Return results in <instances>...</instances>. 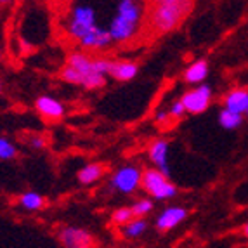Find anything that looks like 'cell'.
Segmentation results:
<instances>
[{
	"instance_id": "obj_28",
	"label": "cell",
	"mask_w": 248,
	"mask_h": 248,
	"mask_svg": "<svg viewBox=\"0 0 248 248\" xmlns=\"http://www.w3.org/2000/svg\"><path fill=\"white\" fill-rule=\"evenodd\" d=\"M2 91H4V85H2V80H0V94H2Z\"/></svg>"
},
{
	"instance_id": "obj_16",
	"label": "cell",
	"mask_w": 248,
	"mask_h": 248,
	"mask_svg": "<svg viewBox=\"0 0 248 248\" xmlns=\"http://www.w3.org/2000/svg\"><path fill=\"white\" fill-rule=\"evenodd\" d=\"M19 205L21 208H25L28 212H37L42 210L46 207V198L40 195V193H35V191H26L19 196Z\"/></svg>"
},
{
	"instance_id": "obj_14",
	"label": "cell",
	"mask_w": 248,
	"mask_h": 248,
	"mask_svg": "<svg viewBox=\"0 0 248 248\" xmlns=\"http://www.w3.org/2000/svg\"><path fill=\"white\" fill-rule=\"evenodd\" d=\"M224 104H226L228 109L241 115V113H245V109L248 106V91H245V89H234V91H231L224 97Z\"/></svg>"
},
{
	"instance_id": "obj_13",
	"label": "cell",
	"mask_w": 248,
	"mask_h": 248,
	"mask_svg": "<svg viewBox=\"0 0 248 248\" xmlns=\"http://www.w3.org/2000/svg\"><path fill=\"white\" fill-rule=\"evenodd\" d=\"M167 155H169V144L167 141H155L149 146V158L163 174H169V165H167Z\"/></svg>"
},
{
	"instance_id": "obj_2",
	"label": "cell",
	"mask_w": 248,
	"mask_h": 248,
	"mask_svg": "<svg viewBox=\"0 0 248 248\" xmlns=\"http://www.w3.org/2000/svg\"><path fill=\"white\" fill-rule=\"evenodd\" d=\"M66 64L77 70L80 77V85L85 89H101L106 85V77L94 66V58L85 52H73L68 56Z\"/></svg>"
},
{
	"instance_id": "obj_17",
	"label": "cell",
	"mask_w": 248,
	"mask_h": 248,
	"mask_svg": "<svg viewBox=\"0 0 248 248\" xmlns=\"http://www.w3.org/2000/svg\"><path fill=\"white\" fill-rule=\"evenodd\" d=\"M207 73H208L207 61L200 59V61L193 62V64H191V66L187 68L186 71H184V82H187V83H200L202 80H205Z\"/></svg>"
},
{
	"instance_id": "obj_12",
	"label": "cell",
	"mask_w": 248,
	"mask_h": 248,
	"mask_svg": "<svg viewBox=\"0 0 248 248\" xmlns=\"http://www.w3.org/2000/svg\"><path fill=\"white\" fill-rule=\"evenodd\" d=\"M108 75H111L115 80L128 82L137 75V64L132 61H111L108 68Z\"/></svg>"
},
{
	"instance_id": "obj_21",
	"label": "cell",
	"mask_w": 248,
	"mask_h": 248,
	"mask_svg": "<svg viewBox=\"0 0 248 248\" xmlns=\"http://www.w3.org/2000/svg\"><path fill=\"white\" fill-rule=\"evenodd\" d=\"M134 219V214H132V208L130 207H125V208H118V210L113 214V222L118 224V226H125L127 222Z\"/></svg>"
},
{
	"instance_id": "obj_4",
	"label": "cell",
	"mask_w": 248,
	"mask_h": 248,
	"mask_svg": "<svg viewBox=\"0 0 248 248\" xmlns=\"http://www.w3.org/2000/svg\"><path fill=\"white\" fill-rule=\"evenodd\" d=\"M95 26L94 11L91 7H75L71 13V21L68 26V31L73 38H82L83 35L91 31Z\"/></svg>"
},
{
	"instance_id": "obj_18",
	"label": "cell",
	"mask_w": 248,
	"mask_h": 248,
	"mask_svg": "<svg viewBox=\"0 0 248 248\" xmlns=\"http://www.w3.org/2000/svg\"><path fill=\"white\" fill-rule=\"evenodd\" d=\"M219 122L220 125H222L224 128H228V130H232V128L240 127L241 125V115L240 113H234L231 111V109H222V111L219 113Z\"/></svg>"
},
{
	"instance_id": "obj_9",
	"label": "cell",
	"mask_w": 248,
	"mask_h": 248,
	"mask_svg": "<svg viewBox=\"0 0 248 248\" xmlns=\"http://www.w3.org/2000/svg\"><path fill=\"white\" fill-rule=\"evenodd\" d=\"M113 187H116L122 193H134L141 184V172L134 167L120 169L113 177Z\"/></svg>"
},
{
	"instance_id": "obj_25",
	"label": "cell",
	"mask_w": 248,
	"mask_h": 248,
	"mask_svg": "<svg viewBox=\"0 0 248 248\" xmlns=\"http://www.w3.org/2000/svg\"><path fill=\"white\" fill-rule=\"evenodd\" d=\"M14 0H0V7H5V5H11Z\"/></svg>"
},
{
	"instance_id": "obj_1",
	"label": "cell",
	"mask_w": 248,
	"mask_h": 248,
	"mask_svg": "<svg viewBox=\"0 0 248 248\" xmlns=\"http://www.w3.org/2000/svg\"><path fill=\"white\" fill-rule=\"evenodd\" d=\"M195 9V0H165L156 4H148L142 31L149 40H156L163 35L181 28V25L189 17Z\"/></svg>"
},
{
	"instance_id": "obj_23",
	"label": "cell",
	"mask_w": 248,
	"mask_h": 248,
	"mask_svg": "<svg viewBox=\"0 0 248 248\" xmlns=\"http://www.w3.org/2000/svg\"><path fill=\"white\" fill-rule=\"evenodd\" d=\"M28 146L33 149H44L46 148V139H44L42 136H30Z\"/></svg>"
},
{
	"instance_id": "obj_7",
	"label": "cell",
	"mask_w": 248,
	"mask_h": 248,
	"mask_svg": "<svg viewBox=\"0 0 248 248\" xmlns=\"http://www.w3.org/2000/svg\"><path fill=\"white\" fill-rule=\"evenodd\" d=\"M141 25H142V21L128 19V17L116 14V17L111 23V28H109V33H111L113 40L128 42L137 33V28H141Z\"/></svg>"
},
{
	"instance_id": "obj_30",
	"label": "cell",
	"mask_w": 248,
	"mask_h": 248,
	"mask_svg": "<svg viewBox=\"0 0 248 248\" xmlns=\"http://www.w3.org/2000/svg\"><path fill=\"white\" fill-rule=\"evenodd\" d=\"M245 113H247V115H248V106H247V109H245Z\"/></svg>"
},
{
	"instance_id": "obj_19",
	"label": "cell",
	"mask_w": 248,
	"mask_h": 248,
	"mask_svg": "<svg viewBox=\"0 0 248 248\" xmlns=\"http://www.w3.org/2000/svg\"><path fill=\"white\" fill-rule=\"evenodd\" d=\"M17 156V148L11 139L0 136V160L2 161H9L14 160Z\"/></svg>"
},
{
	"instance_id": "obj_3",
	"label": "cell",
	"mask_w": 248,
	"mask_h": 248,
	"mask_svg": "<svg viewBox=\"0 0 248 248\" xmlns=\"http://www.w3.org/2000/svg\"><path fill=\"white\" fill-rule=\"evenodd\" d=\"M139 186L148 193V195L155 196L158 200L172 198L177 193L175 186L169 181L167 174L160 172V170L148 169L144 172H141V184Z\"/></svg>"
},
{
	"instance_id": "obj_15",
	"label": "cell",
	"mask_w": 248,
	"mask_h": 248,
	"mask_svg": "<svg viewBox=\"0 0 248 248\" xmlns=\"http://www.w3.org/2000/svg\"><path fill=\"white\" fill-rule=\"evenodd\" d=\"M106 172L108 165H104V163H91V165H85L82 170H78V181L82 184H92V182L99 181Z\"/></svg>"
},
{
	"instance_id": "obj_24",
	"label": "cell",
	"mask_w": 248,
	"mask_h": 248,
	"mask_svg": "<svg viewBox=\"0 0 248 248\" xmlns=\"http://www.w3.org/2000/svg\"><path fill=\"white\" fill-rule=\"evenodd\" d=\"M186 111L184 109V104H182V101H177V103L172 106V109H170V115L175 116V118H179V116H182V113Z\"/></svg>"
},
{
	"instance_id": "obj_6",
	"label": "cell",
	"mask_w": 248,
	"mask_h": 248,
	"mask_svg": "<svg viewBox=\"0 0 248 248\" xmlns=\"http://www.w3.org/2000/svg\"><path fill=\"white\" fill-rule=\"evenodd\" d=\"M59 241L70 248H91L97 247V240L85 229L80 228H64L58 234Z\"/></svg>"
},
{
	"instance_id": "obj_22",
	"label": "cell",
	"mask_w": 248,
	"mask_h": 248,
	"mask_svg": "<svg viewBox=\"0 0 248 248\" xmlns=\"http://www.w3.org/2000/svg\"><path fill=\"white\" fill-rule=\"evenodd\" d=\"M130 208H132L134 217H144L148 212H151V208H153V203L149 202V200H141V202L134 203Z\"/></svg>"
},
{
	"instance_id": "obj_27",
	"label": "cell",
	"mask_w": 248,
	"mask_h": 248,
	"mask_svg": "<svg viewBox=\"0 0 248 248\" xmlns=\"http://www.w3.org/2000/svg\"><path fill=\"white\" fill-rule=\"evenodd\" d=\"M156 2H165V0H148V4H156Z\"/></svg>"
},
{
	"instance_id": "obj_5",
	"label": "cell",
	"mask_w": 248,
	"mask_h": 248,
	"mask_svg": "<svg viewBox=\"0 0 248 248\" xmlns=\"http://www.w3.org/2000/svg\"><path fill=\"white\" fill-rule=\"evenodd\" d=\"M212 99V92L210 87L207 85H202L198 89H193V91H187L186 94L182 95V104H184V109L191 115H200V113L207 111L208 104Z\"/></svg>"
},
{
	"instance_id": "obj_10",
	"label": "cell",
	"mask_w": 248,
	"mask_h": 248,
	"mask_svg": "<svg viewBox=\"0 0 248 248\" xmlns=\"http://www.w3.org/2000/svg\"><path fill=\"white\" fill-rule=\"evenodd\" d=\"M111 40L113 38H111V33H109V31L94 26L91 31H87V33L80 38V44H82L83 49L97 50V49H104V47H108L109 44H111Z\"/></svg>"
},
{
	"instance_id": "obj_8",
	"label": "cell",
	"mask_w": 248,
	"mask_h": 248,
	"mask_svg": "<svg viewBox=\"0 0 248 248\" xmlns=\"http://www.w3.org/2000/svg\"><path fill=\"white\" fill-rule=\"evenodd\" d=\"M35 109L37 113L49 122H58L64 116V106L59 99L50 97V95H40L35 101Z\"/></svg>"
},
{
	"instance_id": "obj_11",
	"label": "cell",
	"mask_w": 248,
	"mask_h": 248,
	"mask_svg": "<svg viewBox=\"0 0 248 248\" xmlns=\"http://www.w3.org/2000/svg\"><path fill=\"white\" fill-rule=\"evenodd\" d=\"M186 215H187V210H184V208H179V207L167 208V210L158 217L156 228L160 229L161 232H167V231H170V229H174L181 220L186 219Z\"/></svg>"
},
{
	"instance_id": "obj_26",
	"label": "cell",
	"mask_w": 248,
	"mask_h": 248,
	"mask_svg": "<svg viewBox=\"0 0 248 248\" xmlns=\"http://www.w3.org/2000/svg\"><path fill=\"white\" fill-rule=\"evenodd\" d=\"M243 234H245V238L248 240V224H245V228H243Z\"/></svg>"
},
{
	"instance_id": "obj_29",
	"label": "cell",
	"mask_w": 248,
	"mask_h": 248,
	"mask_svg": "<svg viewBox=\"0 0 248 248\" xmlns=\"http://www.w3.org/2000/svg\"><path fill=\"white\" fill-rule=\"evenodd\" d=\"M0 62H2V49H0Z\"/></svg>"
},
{
	"instance_id": "obj_20",
	"label": "cell",
	"mask_w": 248,
	"mask_h": 248,
	"mask_svg": "<svg viewBox=\"0 0 248 248\" xmlns=\"http://www.w3.org/2000/svg\"><path fill=\"white\" fill-rule=\"evenodd\" d=\"M146 229V222L142 220V217H134L130 222L125 224V234L130 238H137L139 234H142Z\"/></svg>"
}]
</instances>
